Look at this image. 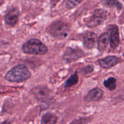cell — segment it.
<instances>
[{
    "label": "cell",
    "instance_id": "cell-8",
    "mask_svg": "<svg viewBox=\"0 0 124 124\" xmlns=\"http://www.w3.org/2000/svg\"><path fill=\"white\" fill-rule=\"evenodd\" d=\"M120 61H121V60L117 57L110 56H107L106 58H103V59H99L98 62L99 63V65L102 68L109 69V68L115 66Z\"/></svg>",
    "mask_w": 124,
    "mask_h": 124
},
{
    "label": "cell",
    "instance_id": "cell-5",
    "mask_svg": "<svg viewBox=\"0 0 124 124\" xmlns=\"http://www.w3.org/2000/svg\"><path fill=\"white\" fill-rule=\"evenodd\" d=\"M84 53L82 50L79 49L68 48L65 52L64 58L67 62L73 61L82 56Z\"/></svg>",
    "mask_w": 124,
    "mask_h": 124
},
{
    "label": "cell",
    "instance_id": "cell-6",
    "mask_svg": "<svg viewBox=\"0 0 124 124\" xmlns=\"http://www.w3.org/2000/svg\"><path fill=\"white\" fill-rule=\"evenodd\" d=\"M110 46L113 48H116L120 43L119 29L116 25L110 26Z\"/></svg>",
    "mask_w": 124,
    "mask_h": 124
},
{
    "label": "cell",
    "instance_id": "cell-7",
    "mask_svg": "<svg viewBox=\"0 0 124 124\" xmlns=\"http://www.w3.org/2000/svg\"><path fill=\"white\" fill-rule=\"evenodd\" d=\"M104 95V92L99 88H95L91 90L87 95L85 97V101L87 102L98 101L101 100Z\"/></svg>",
    "mask_w": 124,
    "mask_h": 124
},
{
    "label": "cell",
    "instance_id": "cell-1",
    "mask_svg": "<svg viewBox=\"0 0 124 124\" xmlns=\"http://www.w3.org/2000/svg\"><path fill=\"white\" fill-rule=\"evenodd\" d=\"M31 76L27 68L24 65L19 64L12 68L7 73L5 79L13 82H21L26 81Z\"/></svg>",
    "mask_w": 124,
    "mask_h": 124
},
{
    "label": "cell",
    "instance_id": "cell-10",
    "mask_svg": "<svg viewBox=\"0 0 124 124\" xmlns=\"http://www.w3.org/2000/svg\"><path fill=\"white\" fill-rule=\"evenodd\" d=\"M33 94L39 101H46L50 97V92L45 87H37L32 90Z\"/></svg>",
    "mask_w": 124,
    "mask_h": 124
},
{
    "label": "cell",
    "instance_id": "cell-13",
    "mask_svg": "<svg viewBox=\"0 0 124 124\" xmlns=\"http://www.w3.org/2000/svg\"><path fill=\"white\" fill-rule=\"evenodd\" d=\"M57 117L52 113H47L42 116L41 124H56Z\"/></svg>",
    "mask_w": 124,
    "mask_h": 124
},
{
    "label": "cell",
    "instance_id": "cell-19",
    "mask_svg": "<svg viewBox=\"0 0 124 124\" xmlns=\"http://www.w3.org/2000/svg\"><path fill=\"white\" fill-rule=\"evenodd\" d=\"M93 65H88L84 69V73L86 74H88L92 73L93 71Z\"/></svg>",
    "mask_w": 124,
    "mask_h": 124
},
{
    "label": "cell",
    "instance_id": "cell-17",
    "mask_svg": "<svg viewBox=\"0 0 124 124\" xmlns=\"http://www.w3.org/2000/svg\"><path fill=\"white\" fill-rule=\"evenodd\" d=\"M89 120L88 118H80L73 121L70 124H88Z\"/></svg>",
    "mask_w": 124,
    "mask_h": 124
},
{
    "label": "cell",
    "instance_id": "cell-11",
    "mask_svg": "<svg viewBox=\"0 0 124 124\" xmlns=\"http://www.w3.org/2000/svg\"><path fill=\"white\" fill-rule=\"evenodd\" d=\"M19 17V12L16 8H12L5 16V21L8 25L13 26L17 23Z\"/></svg>",
    "mask_w": 124,
    "mask_h": 124
},
{
    "label": "cell",
    "instance_id": "cell-2",
    "mask_svg": "<svg viewBox=\"0 0 124 124\" xmlns=\"http://www.w3.org/2000/svg\"><path fill=\"white\" fill-rule=\"evenodd\" d=\"M23 50L25 53L42 55L48 52L47 47L38 39H31L23 46Z\"/></svg>",
    "mask_w": 124,
    "mask_h": 124
},
{
    "label": "cell",
    "instance_id": "cell-16",
    "mask_svg": "<svg viewBox=\"0 0 124 124\" xmlns=\"http://www.w3.org/2000/svg\"><path fill=\"white\" fill-rule=\"evenodd\" d=\"M81 2V1H67L65 2V6L68 8H72L77 6Z\"/></svg>",
    "mask_w": 124,
    "mask_h": 124
},
{
    "label": "cell",
    "instance_id": "cell-4",
    "mask_svg": "<svg viewBox=\"0 0 124 124\" xmlns=\"http://www.w3.org/2000/svg\"><path fill=\"white\" fill-rule=\"evenodd\" d=\"M107 16L108 13L106 10L104 9H97L94 10L91 16L86 18L84 21L86 25L88 27H95L105 21Z\"/></svg>",
    "mask_w": 124,
    "mask_h": 124
},
{
    "label": "cell",
    "instance_id": "cell-3",
    "mask_svg": "<svg viewBox=\"0 0 124 124\" xmlns=\"http://www.w3.org/2000/svg\"><path fill=\"white\" fill-rule=\"evenodd\" d=\"M48 31L54 38H64L67 36L69 27L66 23L62 21H56L48 27Z\"/></svg>",
    "mask_w": 124,
    "mask_h": 124
},
{
    "label": "cell",
    "instance_id": "cell-20",
    "mask_svg": "<svg viewBox=\"0 0 124 124\" xmlns=\"http://www.w3.org/2000/svg\"></svg>",
    "mask_w": 124,
    "mask_h": 124
},
{
    "label": "cell",
    "instance_id": "cell-18",
    "mask_svg": "<svg viewBox=\"0 0 124 124\" xmlns=\"http://www.w3.org/2000/svg\"><path fill=\"white\" fill-rule=\"evenodd\" d=\"M108 5L109 6H116L117 7L118 9H121L122 8V6L120 2H117V1H108L107 2Z\"/></svg>",
    "mask_w": 124,
    "mask_h": 124
},
{
    "label": "cell",
    "instance_id": "cell-12",
    "mask_svg": "<svg viewBox=\"0 0 124 124\" xmlns=\"http://www.w3.org/2000/svg\"><path fill=\"white\" fill-rule=\"evenodd\" d=\"M110 42V35L108 33H104L99 36L98 41V49L102 52L107 47Z\"/></svg>",
    "mask_w": 124,
    "mask_h": 124
},
{
    "label": "cell",
    "instance_id": "cell-14",
    "mask_svg": "<svg viewBox=\"0 0 124 124\" xmlns=\"http://www.w3.org/2000/svg\"><path fill=\"white\" fill-rule=\"evenodd\" d=\"M104 85L110 90H114L116 88V79L115 78H110L104 81Z\"/></svg>",
    "mask_w": 124,
    "mask_h": 124
},
{
    "label": "cell",
    "instance_id": "cell-15",
    "mask_svg": "<svg viewBox=\"0 0 124 124\" xmlns=\"http://www.w3.org/2000/svg\"><path fill=\"white\" fill-rule=\"evenodd\" d=\"M78 76L77 74L75 73L74 75H71L67 80L65 84V87H66V88H70V87L73 86L74 85L78 83Z\"/></svg>",
    "mask_w": 124,
    "mask_h": 124
},
{
    "label": "cell",
    "instance_id": "cell-9",
    "mask_svg": "<svg viewBox=\"0 0 124 124\" xmlns=\"http://www.w3.org/2000/svg\"><path fill=\"white\" fill-rule=\"evenodd\" d=\"M96 35L94 32L87 31L83 36V42L85 47L88 49L93 48L95 46Z\"/></svg>",
    "mask_w": 124,
    "mask_h": 124
}]
</instances>
